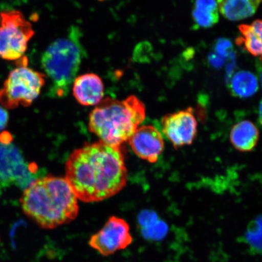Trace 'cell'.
<instances>
[{
  "mask_svg": "<svg viewBox=\"0 0 262 262\" xmlns=\"http://www.w3.org/2000/svg\"><path fill=\"white\" fill-rule=\"evenodd\" d=\"M80 36L79 29L73 27L67 37L52 42L42 55V67L51 81V93L55 96L67 94L79 70L84 54Z\"/></svg>",
  "mask_w": 262,
  "mask_h": 262,
  "instance_id": "277c9868",
  "label": "cell"
},
{
  "mask_svg": "<svg viewBox=\"0 0 262 262\" xmlns=\"http://www.w3.org/2000/svg\"><path fill=\"white\" fill-rule=\"evenodd\" d=\"M143 229L144 233L147 236L151 238H159L165 235L167 227L165 223L157 220Z\"/></svg>",
  "mask_w": 262,
  "mask_h": 262,
  "instance_id": "ac0fdd59",
  "label": "cell"
},
{
  "mask_svg": "<svg viewBox=\"0 0 262 262\" xmlns=\"http://www.w3.org/2000/svg\"><path fill=\"white\" fill-rule=\"evenodd\" d=\"M192 17L200 28H209L217 24L219 15L216 0H195Z\"/></svg>",
  "mask_w": 262,
  "mask_h": 262,
  "instance_id": "9a60e30c",
  "label": "cell"
},
{
  "mask_svg": "<svg viewBox=\"0 0 262 262\" xmlns=\"http://www.w3.org/2000/svg\"><path fill=\"white\" fill-rule=\"evenodd\" d=\"M209 62L213 67L219 68L222 67L224 63V59L218 56L217 54H212L209 55Z\"/></svg>",
  "mask_w": 262,
  "mask_h": 262,
  "instance_id": "44dd1931",
  "label": "cell"
},
{
  "mask_svg": "<svg viewBox=\"0 0 262 262\" xmlns=\"http://www.w3.org/2000/svg\"><path fill=\"white\" fill-rule=\"evenodd\" d=\"M21 62L9 74L0 89V104L5 109L30 106L46 83L45 74L29 68L27 59Z\"/></svg>",
  "mask_w": 262,
  "mask_h": 262,
  "instance_id": "5b68a950",
  "label": "cell"
},
{
  "mask_svg": "<svg viewBox=\"0 0 262 262\" xmlns=\"http://www.w3.org/2000/svg\"><path fill=\"white\" fill-rule=\"evenodd\" d=\"M23 211L39 227L52 229L77 218L78 199L65 178L47 176L32 180L20 199Z\"/></svg>",
  "mask_w": 262,
  "mask_h": 262,
  "instance_id": "7a4b0ae2",
  "label": "cell"
},
{
  "mask_svg": "<svg viewBox=\"0 0 262 262\" xmlns=\"http://www.w3.org/2000/svg\"><path fill=\"white\" fill-rule=\"evenodd\" d=\"M261 0H217L219 11L225 18L238 21L253 15Z\"/></svg>",
  "mask_w": 262,
  "mask_h": 262,
  "instance_id": "4fadbf2b",
  "label": "cell"
},
{
  "mask_svg": "<svg viewBox=\"0 0 262 262\" xmlns=\"http://www.w3.org/2000/svg\"><path fill=\"white\" fill-rule=\"evenodd\" d=\"M133 242L130 227L123 219L111 216L99 231L90 237L88 245L102 256L125 250Z\"/></svg>",
  "mask_w": 262,
  "mask_h": 262,
  "instance_id": "52a82bcc",
  "label": "cell"
},
{
  "mask_svg": "<svg viewBox=\"0 0 262 262\" xmlns=\"http://www.w3.org/2000/svg\"><path fill=\"white\" fill-rule=\"evenodd\" d=\"M261 61H262V57H261Z\"/></svg>",
  "mask_w": 262,
  "mask_h": 262,
  "instance_id": "d4e9b609",
  "label": "cell"
},
{
  "mask_svg": "<svg viewBox=\"0 0 262 262\" xmlns=\"http://www.w3.org/2000/svg\"><path fill=\"white\" fill-rule=\"evenodd\" d=\"M145 117V104L136 96L123 100L107 97L90 114L89 129L101 142L120 147L129 141Z\"/></svg>",
  "mask_w": 262,
  "mask_h": 262,
  "instance_id": "3957f363",
  "label": "cell"
},
{
  "mask_svg": "<svg viewBox=\"0 0 262 262\" xmlns=\"http://www.w3.org/2000/svg\"><path fill=\"white\" fill-rule=\"evenodd\" d=\"M232 45L227 39L221 38L216 41L214 45V50L216 54L223 59L230 56L232 52Z\"/></svg>",
  "mask_w": 262,
  "mask_h": 262,
  "instance_id": "d6986e66",
  "label": "cell"
},
{
  "mask_svg": "<svg viewBox=\"0 0 262 262\" xmlns=\"http://www.w3.org/2000/svg\"><path fill=\"white\" fill-rule=\"evenodd\" d=\"M241 36L237 43L242 45L249 53L254 56L262 57V19H257L251 25L239 26Z\"/></svg>",
  "mask_w": 262,
  "mask_h": 262,
  "instance_id": "5bb4252c",
  "label": "cell"
},
{
  "mask_svg": "<svg viewBox=\"0 0 262 262\" xmlns=\"http://www.w3.org/2000/svg\"><path fill=\"white\" fill-rule=\"evenodd\" d=\"M247 238L252 247L262 251V216L257 219L249 229Z\"/></svg>",
  "mask_w": 262,
  "mask_h": 262,
  "instance_id": "e0dca14e",
  "label": "cell"
},
{
  "mask_svg": "<svg viewBox=\"0 0 262 262\" xmlns=\"http://www.w3.org/2000/svg\"><path fill=\"white\" fill-rule=\"evenodd\" d=\"M229 86L234 96L248 98L256 93L258 81L256 77L250 72L240 71L232 77Z\"/></svg>",
  "mask_w": 262,
  "mask_h": 262,
  "instance_id": "2e32d148",
  "label": "cell"
},
{
  "mask_svg": "<svg viewBox=\"0 0 262 262\" xmlns=\"http://www.w3.org/2000/svg\"><path fill=\"white\" fill-rule=\"evenodd\" d=\"M65 171V179L75 195L85 203L110 198L127 182V169L120 147L101 141L74 150L66 163Z\"/></svg>",
  "mask_w": 262,
  "mask_h": 262,
  "instance_id": "6da1fadb",
  "label": "cell"
},
{
  "mask_svg": "<svg viewBox=\"0 0 262 262\" xmlns=\"http://www.w3.org/2000/svg\"><path fill=\"white\" fill-rule=\"evenodd\" d=\"M129 143L139 158L150 163L157 161L165 146L161 133L152 125L139 127L129 139Z\"/></svg>",
  "mask_w": 262,
  "mask_h": 262,
  "instance_id": "30bf717a",
  "label": "cell"
},
{
  "mask_svg": "<svg viewBox=\"0 0 262 262\" xmlns=\"http://www.w3.org/2000/svg\"><path fill=\"white\" fill-rule=\"evenodd\" d=\"M162 126L164 134L176 149L191 145L198 136V120L191 107L166 114L162 120Z\"/></svg>",
  "mask_w": 262,
  "mask_h": 262,
  "instance_id": "9c48e42d",
  "label": "cell"
},
{
  "mask_svg": "<svg viewBox=\"0 0 262 262\" xmlns=\"http://www.w3.org/2000/svg\"><path fill=\"white\" fill-rule=\"evenodd\" d=\"M2 189V188L0 187V193H1Z\"/></svg>",
  "mask_w": 262,
  "mask_h": 262,
  "instance_id": "cb8c5ba5",
  "label": "cell"
},
{
  "mask_svg": "<svg viewBox=\"0 0 262 262\" xmlns=\"http://www.w3.org/2000/svg\"><path fill=\"white\" fill-rule=\"evenodd\" d=\"M104 90L103 81L97 74L81 75L74 81V97L81 105H97L103 99Z\"/></svg>",
  "mask_w": 262,
  "mask_h": 262,
  "instance_id": "8fae6325",
  "label": "cell"
},
{
  "mask_svg": "<svg viewBox=\"0 0 262 262\" xmlns=\"http://www.w3.org/2000/svg\"><path fill=\"white\" fill-rule=\"evenodd\" d=\"M34 34L31 23L20 11L0 12V58L15 61L24 57Z\"/></svg>",
  "mask_w": 262,
  "mask_h": 262,
  "instance_id": "8992f818",
  "label": "cell"
},
{
  "mask_svg": "<svg viewBox=\"0 0 262 262\" xmlns=\"http://www.w3.org/2000/svg\"><path fill=\"white\" fill-rule=\"evenodd\" d=\"M261 84H262V72L261 73Z\"/></svg>",
  "mask_w": 262,
  "mask_h": 262,
  "instance_id": "603a6c76",
  "label": "cell"
},
{
  "mask_svg": "<svg viewBox=\"0 0 262 262\" xmlns=\"http://www.w3.org/2000/svg\"><path fill=\"white\" fill-rule=\"evenodd\" d=\"M258 120L262 124V101L260 104L259 111H258Z\"/></svg>",
  "mask_w": 262,
  "mask_h": 262,
  "instance_id": "7402d4cb",
  "label": "cell"
},
{
  "mask_svg": "<svg viewBox=\"0 0 262 262\" xmlns=\"http://www.w3.org/2000/svg\"><path fill=\"white\" fill-rule=\"evenodd\" d=\"M9 114L5 107L0 106V130L5 129L9 122Z\"/></svg>",
  "mask_w": 262,
  "mask_h": 262,
  "instance_id": "ffe728a7",
  "label": "cell"
},
{
  "mask_svg": "<svg viewBox=\"0 0 262 262\" xmlns=\"http://www.w3.org/2000/svg\"><path fill=\"white\" fill-rule=\"evenodd\" d=\"M34 170V165H27L14 145L0 143V187L29 185Z\"/></svg>",
  "mask_w": 262,
  "mask_h": 262,
  "instance_id": "ba28073f",
  "label": "cell"
},
{
  "mask_svg": "<svg viewBox=\"0 0 262 262\" xmlns=\"http://www.w3.org/2000/svg\"><path fill=\"white\" fill-rule=\"evenodd\" d=\"M259 131L256 126L249 120L242 121L232 127L229 139L238 151H252L257 146L259 140Z\"/></svg>",
  "mask_w": 262,
  "mask_h": 262,
  "instance_id": "7c38bea8",
  "label": "cell"
}]
</instances>
